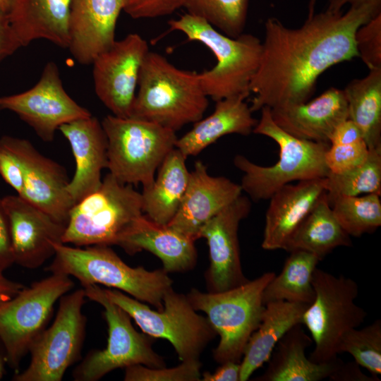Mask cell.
Instances as JSON below:
<instances>
[{
    "instance_id": "6da1fadb",
    "label": "cell",
    "mask_w": 381,
    "mask_h": 381,
    "mask_svg": "<svg viewBox=\"0 0 381 381\" xmlns=\"http://www.w3.org/2000/svg\"><path fill=\"white\" fill-rule=\"evenodd\" d=\"M380 13L381 2L350 7L345 13L326 9L298 28L267 18L260 64L249 88L254 94L251 111L308 101L321 74L358 56L356 30Z\"/></svg>"
},
{
    "instance_id": "7a4b0ae2",
    "label": "cell",
    "mask_w": 381,
    "mask_h": 381,
    "mask_svg": "<svg viewBox=\"0 0 381 381\" xmlns=\"http://www.w3.org/2000/svg\"><path fill=\"white\" fill-rule=\"evenodd\" d=\"M131 115L176 131L203 117L208 107L195 71L180 69L149 52L140 73Z\"/></svg>"
},
{
    "instance_id": "3957f363",
    "label": "cell",
    "mask_w": 381,
    "mask_h": 381,
    "mask_svg": "<svg viewBox=\"0 0 381 381\" xmlns=\"http://www.w3.org/2000/svg\"><path fill=\"white\" fill-rule=\"evenodd\" d=\"M46 270L73 277L82 286L102 284L114 288L158 310L163 309L164 295L173 284L163 269L150 271L143 267H130L109 246L81 248L57 243L54 259Z\"/></svg>"
},
{
    "instance_id": "277c9868",
    "label": "cell",
    "mask_w": 381,
    "mask_h": 381,
    "mask_svg": "<svg viewBox=\"0 0 381 381\" xmlns=\"http://www.w3.org/2000/svg\"><path fill=\"white\" fill-rule=\"evenodd\" d=\"M260 111V119L253 133L267 136L278 145L279 159L267 167L258 165L243 155H236L234 164L243 173L240 184L242 191L255 201L269 200L273 193L291 182L327 176L325 156L329 143L297 138L274 121L269 107H262Z\"/></svg>"
},
{
    "instance_id": "5b68a950",
    "label": "cell",
    "mask_w": 381,
    "mask_h": 381,
    "mask_svg": "<svg viewBox=\"0 0 381 381\" xmlns=\"http://www.w3.org/2000/svg\"><path fill=\"white\" fill-rule=\"evenodd\" d=\"M169 31H180L188 40L206 46L217 59L210 70L198 73L205 95L214 101L238 95L248 97L250 85L262 54V42L250 34L231 37L204 19L188 13L168 22Z\"/></svg>"
},
{
    "instance_id": "8992f818",
    "label": "cell",
    "mask_w": 381,
    "mask_h": 381,
    "mask_svg": "<svg viewBox=\"0 0 381 381\" xmlns=\"http://www.w3.org/2000/svg\"><path fill=\"white\" fill-rule=\"evenodd\" d=\"M275 275L267 272L252 281L221 292H201L192 289L186 296L193 308L206 318L219 336L213 351L219 363H241L248 341L258 327L265 305V288Z\"/></svg>"
},
{
    "instance_id": "52a82bcc",
    "label": "cell",
    "mask_w": 381,
    "mask_h": 381,
    "mask_svg": "<svg viewBox=\"0 0 381 381\" xmlns=\"http://www.w3.org/2000/svg\"><path fill=\"white\" fill-rule=\"evenodd\" d=\"M143 214L141 193L109 173L96 190L72 207L62 243L78 247L117 245Z\"/></svg>"
},
{
    "instance_id": "ba28073f",
    "label": "cell",
    "mask_w": 381,
    "mask_h": 381,
    "mask_svg": "<svg viewBox=\"0 0 381 381\" xmlns=\"http://www.w3.org/2000/svg\"><path fill=\"white\" fill-rule=\"evenodd\" d=\"M107 140V169L121 183L152 185L167 155L176 147V131L134 117L107 115L101 122Z\"/></svg>"
},
{
    "instance_id": "9c48e42d",
    "label": "cell",
    "mask_w": 381,
    "mask_h": 381,
    "mask_svg": "<svg viewBox=\"0 0 381 381\" xmlns=\"http://www.w3.org/2000/svg\"><path fill=\"white\" fill-rule=\"evenodd\" d=\"M312 284L315 298L302 318L315 344L308 358L314 363H327L337 358V346L344 334L358 328L367 313L355 303L358 286L353 279L316 268Z\"/></svg>"
},
{
    "instance_id": "30bf717a",
    "label": "cell",
    "mask_w": 381,
    "mask_h": 381,
    "mask_svg": "<svg viewBox=\"0 0 381 381\" xmlns=\"http://www.w3.org/2000/svg\"><path fill=\"white\" fill-rule=\"evenodd\" d=\"M104 290L112 302L134 320L143 333L168 340L181 362L198 359L217 334L206 317L196 313L186 295L176 292L173 288L164 295L163 309L157 311L119 290Z\"/></svg>"
},
{
    "instance_id": "8fae6325",
    "label": "cell",
    "mask_w": 381,
    "mask_h": 381,
    "mask_svg": "<svg viewBox=\"0 0 381 381\" xmlns=\"http://www.w3.org/2000/svg\"><path fill=\"white\" fill-rule=\"evenodd\" d=\"M73 286L69 276L52 273L0 304V342L11 368L18 369L47 327L55 303Z\"/></svg>"
},
{
    "instance_id": "7c38bea8",
    "label": "cell",
    "mask_w": 381,
    "mask_h": 381,
    "mask_svg": "<svg viewBox=\"0 0 381 381\" xmlns=\"http://www.w3.org/2000/svg\"><path fill=\"white\" fill-rule=\"evenodd\" d=\"M86 298L104 308L108 325L106 348L90 351L75 367V381H96L111 371L141 364L150 368L164 367V359L152 347L150 337L135 330L131 316L112 302L97 284L82 286Z\"/></svg>"
},
{
    "instance_id": "4fadbf2b",
    "label": "cell",
    "mask_w": 381,
    "mask_h": 381,
    "mask_svg": "<svg viewBox=\"0 0 381 381\" xmlns=\"http://www.w3.org/2000/svg\"><path fill=\"white\" fill-rule=\"evenodd\" d=\"M83 288L64 295L52 324L40 334L29 353L27 368L14 381H61L67 369L80 357L85 334Z\"/></svg>"
},
{
    "instance_id": "5bb4252c",
    "label": "cell",
    "mask_w": 381,
    "mask_h": 381,
    "mask_svg": "<svg viewBox=\"0 0 381 381\" xmlns=\"http://www.w3.org/2000/svg\"><path fill=\"white\" fill-rule=\"evenodd\" d=\"M0 110L15 113L46 142L54 139L62 125L92 115L66 92L54 61L47 63L39 80L30 89L0 97Z\"/></svg>"
},
{
    "instance_id": "9a60e30c",
    "label": "cell",
    "mask_w": 381,
    "mask_h": 381,
    "mask_svg": "<svg viewBox=\"0 0 381 381\" xmlns=\"http://www.w3.org/2000/svg\"><path fill=\"white\" fill-rule=\"evenodd\" d=\"M149 52L142 36L130 33L116 40L92 63L96 95L113 115L131 116L140 73Z\"/></svg>"
},
{
    "instance_id": "2e32d148",
    "label": "cell",
    "mask_w": 381,
    "mask_h": 381,
    "mask_svg": "<svg viewBox=\"0 0 381 381\" xmlns=\"http://www.w3.org/2000/svg\"><path fill=\"white\" fill-rule=\"evenodd\" d=\"M0 143L21 164L24 186L19 196L66 225L74 203L68 193L70 180L64 167L41 154L27 139L4 135Z\"/></svg>"
},
{
    "instance_id": "e0dca14e",
    "label": "cell",
    "mask_w": 381,
    "mask_h": 381,
    "mask_svg": "<svg viewBox=\"0 0 381 381\" xmlns=\"http://www.w3.org/2000/svg\"><path fill=\"white\" fill-rule=\"evenodd\" d=\"M250 208L249 199L241 195L199 231L198 238H205L209 248L210 267L205 276L209 292L224 291L248 281L241 267L238 231Z\"/></svg>"
},
{
    "instance_id": "ac0fdd59",
    "label": "cell",
    "mask_w": 381,
    "mask_h": 381,
    "mask_svg": "<svg viewBox=\"0 0 381 381\" xmlns=\"http://www.w3.org/2000/svg\"><path fill=\"white\" fill-rule=\"evenodd\" d=\"M1 199L9 222L14 263L28 269L40 267L54 256L55 245L62 243L66 225L17 194Z\"/></svg>"
},
{
    "instance_id": "d6986e66",
    "label": "cell",
    "mask_w": 381,
    "mask_h": 381,
    "mask_svg": "<svg viewBox=\"0 0 381 381\" xmlns=\"http://www.w3.org/2000/svg\"><path fill=\"white\" fill-rule=\"evenodd\" d=\"M241 195L240 184L211 176L205 164L196 161L179 209L167 225L195 241L201 227Z\"/></svg>"
},
{
    "instance_id": "ffe728a7",
    "label": "cell",
    "mask_w": 381,
    "mask_h": 381,
    "mask_svg": "<svg viewBox=\"0 0 381 381\" xmlns=\"http://www.w3.org/2000/svg\"><path fill=\"white\" fill-rule=\"evenodd\" d=\"M123 9L122 0H71L68 49L76 61L92 64L114 43Z\"/></svg>"
},
{
    "instance_id": "44dd1931",
    "label": "cell",
    "mask_w": 381,
    "mask_h": 381,
    "mask_svg": "<svg viewBox=\"0 0 381 381\" xmlns=\"http://www.w3.org/2000/svg\"><path fill=\"white\" fill-rule=\"evenodd\" d=\"M59 131L68 141L75 170L67 190L74 203L96 190L107 167V140L102 123L92 115L62 125Z\"/></svg>"
},
{
    "instance_id": "7402d4cb",
    "label": "cell",
    "mask_w": 381,
    "mask_h": 381,
    "mask_svg": "<svg viewBox=\"0 0 381 381\" xmlns=\"http://www.w3.org/2000/svg\"><path fill=\"white\" fill-rule=\"evenodd\" d=\"M274 121L284 131L302 140L329 143L334 129L349 119L343 90L330 87L314 99L270 109Z\"/></svg>"
},
{
    "instance_id": "603a6c76",
    "label": "cell",
    "mask_w": 381,
    "mask_h": 381,
    "mask_svg": "<svg viewBox=\"0 0 381 381\" xmlns=\"http://www.w3.org/2000/svg\"><path fill=\"white\" fill-rule=\"evenodd\" d=\"M325 178L289 183L272 195L265 214L264 250L284 248L291 234L325 193Z\"/></svg>"
},
{
    "instance_id": "cb8c5ba5",
    "label": "cell",
    "mask_w": 381,
    "mask_h": 381,
    "mask_svg": "<svg viewBox=\"0 0 381 381\" xmlns=\"http://www.w3.org/2000/svg\"><path fill=\"white\" fill-rule=\"evenodd\" d=\"M195 240L167 224H160L142 214L131 224L120 238L117 246L133 255L143 250L158 257L163 270L169 272H184L197 262Z\"/></svg>"
},
{
    "instance_id": "d4e9b609",
    "label": "cell",
    "mask_w": 381,
    "mask_h": 381,
    "mask_svg": "<svg viewBox=\"0 0 381 381\" xmlns=\"http://www.w3.org/2000/svg\"><path fill=\"white\" fill-rule=\"evenodd\" d=\"M71 3V0H14L8 15L22 47L44 39L68 49Z\"/></svg>"
},
{
    "instance_id": "484cf974",
    "label": "cell",
    "mask_w": 381,
    "mask_h": 381,
    "mask_svg": "<svg viewBox=\"0 0 381 381\" xmlns=\"http://www.w3.org/2000/svg\"><path fill=\"white\" fill-rule=\"evenodd\" d=\"M313 339L301 324L292 327L278 341L264 373L258 381H320L328 378L343 362L338 357L330 362L317 363L305 351Z\"/></svg>"
},
{
    "instance_id": "4316f807",
    "label": "cell",
    "mask_w": 381,
    "mask_h": 381,
    "mask_svg": "<svg viewBox=\"0 0 381 381\" xmlns=\"http://www.w3.org/2000/svg\"><path fill=\"white\" fill-rule=\"evenodd\" d=\"M247 97L238 95L217 101L210 115L194 123L188 132L177 139L176 148L188 157L198 155L226 135H249L258 121L245 102Z\"/></svg>"
},
{
    "instance_id": "83f0119b",
    "label": "cell",
    "mask_w": 381,
    "mask_h": 381,
    "mask_svg": "<svg viewBox=\"0 0 381 381\" xmlns=\"http://www.w3.org/2000/svg\"><path fill=\"white\" fill-rule=\"evenodd\" d=\"M309 304L273 301L265 305L260 322L250 337L241 361L239 381L251 375L269 360L282 337L294 325L302 324Z\"/></svg>"
},
{
    "instance_id": "f1b7e54d",
    "label": "cell",
    "mask_w": 381,
    "mask_h": 381,
    "mask_svg": "<svg viewBox=\"0 0 381 381\" xmlns=\"http://www.w3.org/2000/svg\"><path fill=\"white\" fill-rule=\"evenodd\" d=\"M186 158L173 149L159 167L152 185L143 188V212L158 224H169L179 209L190 175Z\"/></svg>"
},
{
    "instance_id": "f546056e",
    "label": "cell",
    "mask_w": 381,
    "mask_h": 381,
    "mask_svg": "<svg viewBox=\"0 0 381 381\" xmlns=\"http://www.w3.org/2000/svg\"><path fill=\"white\" fill-rule=\"evenodd\" d=\"M352 245L334 215L326 192L287 241L284 250H303L322 260L334 248Z\"/></svg>"
},
{
    "instance_id": "4dcf8cb0",
    "label": "cell",
    "mask_w": 381,
    "mask_h": 381,
    "mask_svg": "<svg viewBox=\"0 0 381 381\" xmlns=\"http://www.w3.org/2000/svg\"><path fill=\"white\" fill-rule=\"evenodd\" d=\"M343 91L349 119L358 127L369 150H381V68L350 81Z\"/></svg>"
},
{
    "instance_id": "1f68e13d",
    "label": "cell",
    "mask_w": 381,
    "mask_h": 381,
    "mask_svg": "<svg viewBox=\"0 0 381 381\" xmlns=\"http://www.w3.org/2000/svg\"><path fill=\"white\" fill-rule=\"evenodd\" d=\"M319 261L306 251L290 252L279 274L274 275L265 288L263 304L284 301L310 305L315 296L312 280Z\"/></svg>"
},
{
    "instance_id": "d6a6232c",
    "label": "cell",
    "mask_w": 381,
    "mask_h": 381,
    "mask_svg": "<svg viewBox=\"0 0 381 381\" xmlns=\"http://www.w3.org/2000/svg\"><path fill=\"white\" fill-rule=\"evenodd\" d=\"M380 195L327 198L334 217L349 236L371 234L381 226Z\"/></svg>"
},
{
    "instance_id": "836d02e7",
    "label": "cell",
    "mask_w": 381,
    "mask_h": 381,
    "mask_svg": "<svg viewBox=\"0 0 381 381\" xmlns=\"http://www.w3.org/2000/svg\"><path fill=\"white\" fill-rule=\"evenodd\" d=\"M327 198L381 195V150H369L367 159L359 166L340 174L329 172L325 178Z\"/></svg>"
},
{
    "instance_id": "e575fe53",
    "label": "cell",
    "mask_w": 381,
    "mask_h": 381,
    "mask_svg": "<svg viewBox=\"0 0 381 381\" xmlns=\"http://www.w3.org/2000/svg\"><path fill=\"white\" fill-rule=\"evenodd\" d=\"M249 0H183L187 13L201 18L222 33L236 37L243 33Z\"/></svg>"
},
{
    "instance_id": "d590c367",
    "label": "cell",
    "mask_w": 381,
    "mask_h": 381,
    "mask_svg": "<svg viewBox=\"0 0 381 381\" xmlns=\"http://www.w3.org/2000/svg\"><path fill=\"white\" fill-rule=\"evenodd\" d=\"M337 352L350 353L360 366L378 377L381 374V320L349 330L341 337Z\"/></svg>"
},
{
    "instance_id": "8d00e7d4",
    "label": "cell",
    "mask_w": 381,
    "mask_h": 381,
    "mask_svg": "<svg viewBox=\"0 0 381 381\" xmlns=\"http://www.w3.org/2000/svg\"><path fill=\"white\" fill-rule=\"evenodd\" d=\"M201 364L198 359L182 361L167 368H150L141 364L126 368L125 381H198L201 380Z\"/></svg>"
},
{
    "instance_id": "74e56055",
    "label": "cell",
    "mask_w": 381,
    "mask_h": 381,
    "mask_svg": "<svg viewBox=\"0 0 381 381\" xmlns=\"http://www.w3.org/2000/svg\"><path fill=\"white\" fill-rule=\"evenodd\" d=\"M354 40L358 56L368 69H380L381 13L358 28Z\"/></svg>"
},
{
    "instance_id": "f35d334b",
    "label": "cell",
    "mask_w": 381,
    "mask_h": 381,
    "mask_svg": "<svg viewBox=\"0 0 381 381\" xmlns=\"http://www.w3.org/2000/svg\"><path fill=\"white\" fill-rule=\"evenodd\" d=\"M369 149L364 140L349 144H329L325 159L329 172L340 174L365 162Z\"/></svg>"
},
{
    "instance_id": "ab89813d",
    "label": "cell",
    "mask_w": 381,
    "mask_h": 381,
    "mask_svg": "<svg viewBox=\"0 0 381 381\" xmlns=\"http://www.w3.org/2000/svg\"><path fill=\"white\" fill-rule=\"evenodd\" d=\"M123 9L134 19L155 18L171 15L183 7V0H122Z\"/></svg>"
},
{
    "instance_id": "60d3db41",
    "label": "cell",
    "mask_w": 381,
    "mask_h": 381,
    "mask_svg": "<svg viewBox=\"0 0 381 381\" xmlns=\"http://www.w3.org/2000/svg\"><path fill=\"white\" fill-rule=\"evenodd\" d=\"M0 176L20 195L23 190V175L21 164L10 150L0 143Z\"/></svg>"
},
{
    "instance_id": "b9f144b4",
    "label": "cell",
    "mask_w": 381,
    "mask_h": 381,
    "mask_svg": "<svg viewBox=\"0 0 381 381\" xmlns=\"http://www.w3.org/2000/svg\"><path fill=\"white\" fill-rule=\"evenodd\" d=\"M22 45L9 20L8 13L0 8V64Z\"/></svg>"
},
{
    "instance_id": "7bdbcfd3",
    "label": "cell",
    "mask_w": 381,
    "mask_h": 381,
    "mask_svg": "<svg viewBox=\"0 0 381 381\" xmlns=\"http://www.w3.org/2000/svg\"><path fill=\"white\" fill-rule=\"evenodd\" d=\"M13 263L9 222L0 198V270L4 271Z\"/></svg>"
},
{
    "instance_id": "ee69618b",
    "label": "cell",
    "mask_w": 381,
    "mask_h": 381,
    "mask_svg": "<svg viewBox=\"0 0 381 381\" xmlns=\"http://www.w3.org/2000/svg\"><path fill=\"white\" fill-rule=\"evenodd\" d=\"M354 362H342L328 378L332 381H378V377L366 375Z\"/></svg>"
},
{
    "instance_id": "f6af8a7d",
    "label": "cell",
    "mask_w": 381,
    "mask_h": 381,
    "mask_svg": "<svg viewBox=\"0 0 381 381\" xmlns=\"http://www.w3.org/2000/svg\"><path fill=\"white\" fill-rule=\"evenodd\" d=\"M364 140L358 127L350 119L341 122L334 131L329 144H349Z\"/></svg>"
},
{
    "instance_id": "bcb514c9",
    "label": "cell",
    "mask_w": 381,
    "mask_h": 381,
    "mask_svg": "<svg viewBox=\"0 0 381 381\" xmlns=\"http://www.w3.org/2000/svg\"><path fill=\"white\" fill-rule=\"evenodd\" d=\"M241 363L226 361L221 363L214 372H205L201 374L202 381H239Z\"/></svg>"
},
{
    "instance_id": "7dc6e473",
    "label": "cell",
    "mask_w": 381,
    "mask_h": 381,
    "mask_svg": "<svg viewBox=\"0 0 381 381\" xmlns=\"http://www.w3.org/2000/svg\"><path fill=\"white\" fill-rule=\"evenodd\" d=\"M0 270V304L13 298L24 286L8 279Z\"/></svg>"
},
{
    "instance_id": "c3c4849f",
    "label": "cell",
    "mask_w": 381,
    "mask_h": 381,
    "mask_svg": "<svg viewBox=\"0 0 381 381\" xmlns=\"http://www.w3.org/2000/svg\"><path fill=\"white\" fill-rule=\"evenodd\" d=\"M373 2H381V0H333L329 2L327 10L337 12L346 4H349L350 7H358Z\"/></svg>"
},
{
    "instance_id": "681fc988",
    "label": "cell",
    "mask_w": 381,
    "mask_h": 381,
    "mask_svg": "<svg viewBox=\"0 0 381 381\" xmlns=\"http://www.w3.org/2000/svg\"><path fill=\"white\" fill-rule=\"evenodd\" d=\"M6 363V354L2 345L0 346V380L5 373V365Z\"/></svg>"
},
{
    "instance_id": "f907efd6",
    "label": "cell",
    "mask_w": 381,
    "mask_h": 381,
    "mask_svg": "<svg viewBox=\"0 0 381 381\" xmlns=\"http://www.w3.org/2000/svg\"><path fill=\"white\" fill-rule=\"evenodd\" d=\"M14 0H0V8L6 13L11 10Z\"/></svg>"
},
{
    "instance_id": "816d5d0a",
    "label": "cell",
    "mask_w": 381,
    "mask_h": 381,
    "mask_svg": "<svg viewBox=\"0 0 381 381\" xmlns=\"http://www.w3.org/2000/svg\"><path fill=\"white\" fill-rule=\"evenodd\" d=\"M317 0H309L308 1V17L312 16L315 13V8L316 6Z\"/></svg>"
},
{
    "instance_id": "f5cc1de1",
    "label": "cell",
    "mask_w": 381,
    "mask_h": 381,
    "mask_svg": "<svg viewBox=\"0 0 381 381\" xmlns=\"http://www.w3.org/2000/svg\"><path fill=\"white\" fill-rule=\"evenodd\" d=\"M333 1V0H328V2H331V1Z\"/></svg>"
}]
</instances>
